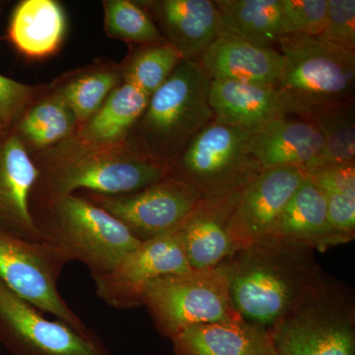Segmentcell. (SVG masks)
<instances>
[{
	"label": "cell",
	"instance_id": "6da1fadb",
	"mask_svg": "<svg viewBox=\"0 0 355 355\" xmlns=\"http://www.w3.org/2000/svg\"><path fill=\"white\" fill-rule=\"evenodd\" d=\"M311 250L268 239L238 250L222 263L242 320L270 331L324 284Z\"/></svg>",
	"mask_w": 355,
	"mask_h": 355
},
{
	"label": "cell",
	"instance_id": "7a4b0ae2",
	"mask_svg": "<svg viewBox=\"0 0 355 355\" xmlns=\"http://www.w3.org/2000/svg\"><path fill=\"white\" fill-rule=\"evenodd\" d=\"M32 158L38 178L31 205L80 191L101 195L135 193L170 174L168 163L133 151L125 144L94 148L71 137Z\"/></svg>",
	"mask_w": 355,
	"mask_h": 355
},
{
	"label": "cell",
	"instance_id": "3957f363",
	"mask_svg": "<svg viewBox=\"0 0 355 355\" xmlns=\"http://www.w3.org/2000/svg\"><path fill=\"white\" fill-rule=\"evenodd\" d=\"M210 79L198 62L183 60L149 97L125 144L171 165L191 140L214 120Z\"/></svg>",
	"mask_w": 355,
	"mask_h": 355
},
{
	"label": "cell",
	"instance_id": "277c9868",
	"mask_svg": "<svg viewBox=\"0 0 355 355\" xmlns=\"http://www.w3.org/2000/svg\"><path fill=\"white\" fill-rule=\"evenodd\" d=\"M279 51L284 65L277 87L286 116L309 119L354 101L355 53L301 34L280 37Z\"/></svg>",
	"mask_w": 355,
	"mask_h": 355
},
{
	"label": "cell",
	"instance_id": "5b68a950",
	"mask_svg": "<svg viewBox=\"0 0 355 355\" xmlns=\"http://www.w3.org/2000/svg\"><path fill=\"white\" fill-rule=\"evenodd\" d=\"M33 218L46 242L70 261L104 275L141 244L121 221L80 193L32 203Z\"/></svg>",
	"mask_w": 355,
	"mask_h": 355
},
{
	"label": "cell",
	"instance_id": "8992f818",
	"mask_svg": "<svg viewBox=\"0 0 355 355\" xmlns=\"http://www.w3.org/2000/svg\"><path fill=\"white\" fill-rule=\"evenodd\" d=\"M253 133L214 119L170 165L169 177L193 188L203 202H234L263 170L252 153Z\"/></svg>",
	"mask_w": 355,
	"mask_h": 355
},
{
	"label": "cell",
	"instance_id": "52a82bcc",
	"mask_svg": "<svg viewBox=\"0 0 355 355\" xmlns=\"http://www.w3.org/2000/svg\"><path fill=\"white\" fill-rule=\"evenodd\" d=\"M157 330L167 338L198 324L242 320L229 293L222 266L166 275L149 282L140 294Z\"/></svg>",
	"mask_w": 355,
	"mask_h": 355
},
{
	"label": "cell",
	"instance_id": "ba28073f",
	"mask_svg": "<svg viewBox=\"0 0 355 355\" xmlns=\"http://www.w3.org/2000/svg\"><path fill=\"white\" fill-rule=\"evenodd\" d=\"M270 334L277 355H355L354 306L324 282Z\"/></svg>",
	"mask_w": 355,
	"mask_h": 355
},
{
	"label": "cell",
	"instance_id": "9c48e42d",
	"mask_svg": "<svg viewBox=\"0 0 355 355\" xmlns=\"http://www.w3.org/2000/svg\"><path fill=\"white\" fill-rule=\"evenodd\" d=\"M69 257L49 242H33L0 229V280L43 313L79 330H88L58 291Z\"/></svg>",
	"mask_w": 355,
	"mask_h": 355
},
{
	"label": "cell",
	"instance_id": "30bf717a",
	"mask_svg": "<svg viewBox=\"0 0 355 355\" xmlns=\"http://www.w3.org/2000/svg\"><path fill=\"white\" fill-rule=\"evenodd\" d=\"M0 342L13 355H112L95 331L46 319L1 280Z\"/></svg>",
	"mask_w": 355,
	"mask_h": 355
},
{
	"label": "cell",
	"instance_id": "8fae6325",
	"mask_svg": "<svg viewBox=\"0 0 355 355\" xmlns=\"http://www.w3.org/2000/svg\"><path fill=\"white\" fill-rule=\"evenodd\" d=\"M78 193L121 221L140 242L176 230L202 202L193 188L172 177L135 193Z\"/></svg>",
	"mask_w": 355,
	"mask_h": 355
},
{
	"label": "cell",
	"instance_id": "7c38bea8",
	"mask_svg": "<svg viewBox=\"0 0 355 355\" xmlns=\"http://www.w3.org/2000/svg\"><path fill=\"white\" fill-rule=\"evenodd\" d=\"M190 270L179 227L168 234L141 242L113 270L92 275V279L96 294L103 302L114 309H130L140 305V294L149 282Z\"/></svg>",
	"mask_w": 355,
	"mask_h": 355
},
{
	"label": "cell",
	"instance_id": "4fadbf2b",
	"mask_svg": "<svg viewBox=\"0 0 355 355\" xmlns=\"http://www.w3.org/2000/svg\"><path fill=\"white\" fill-rule=\"evenodd\" d=\"M305 177L306 173L299 168H270L263 170L240 191L226 223L237 251L268 239Z\"/></svg>",
	"mask_w": 355,
	"mask_h": 355
},
{
	"label": "cell",
	"instance_id": "5bb4252c",
	"mask_svg": "<svg viewBox=\"0 0 355 355\" xmlns=\"http://www.w3.org/2000/svg\"><path fill=\"white\" fill-rule=\"evenodd\" d=\"M38 169L13 132L0 133V229L33 242H46L31 211Z\"/></svg>",
	"mask_w": 355,
	"mask_h": 355
},
{
	"label": "cell",
	"instance_id": "9a60e30c",
	"mask_svg": "<svg viewBox=\"0 0 355 355\" xmlns=\"http://www.w3.org/2000/svg\"><path fill=\"white\" fill-rule=\"evenodd\" d=\"M182 58L198 62L221 34L220 16L211 0H137Z\"/></svg>",
	"mask_w": 355,
	"mask_h": 355
},
{
	"label": "cell",
	"instance_id": "2e32d148",
	"mask_svg": "<svg viewBox=\"0 0 355 355\" xmlns=\"http://www.w3.org/2000/svg\"><path fill=\"white\" fill-rule=\"evenodd\" d=\"M251 149L263 170L296 167L308 175L319 167L324 139L310 121L282 116L254 132Z\"/></svg>",
	"mask_w": 355,
	"mask_h": 355
},
{
	"label": "cell",
	"instance_id": "e0dca14e",
	"mask_svg": "<svg viewBox=\"0 0 355 355\" xmlns=\"http://www.w3.org/2000/svg\"><path fill=\"white\" fill-rule=\"evenodd\" d=\"M210 80L277 86L284 60L277 49L263 48L221 33L198 60Z\"/></svg>",
	"mask_w": 355,
	"mask_h": 355
},
{
	"label": "cell",
	"instance_id": "ac0fdd59",
	"mask_svg": "<svg viewBox=\"0 0 355 355\" xmlns=\"http://www.w3.org/2000/svg\"><path fill=\"white\" fill-rule=\"evenodd\" d=\"M268 239L319 250L352 241L331 226L323 193L308 175L287 202Z\"/></svg>",
	"mask_w": 355,
	"mask_h": 355
},
{
	"label": "cell",
	"instance_id": "d6986e66",
	"mask_svg": "<svg viewBox=\"0 0 355 355\" xmlns=\"http://www.w3.org/2000/svg\"><path fill=\"white\" fill-rule=\"evenodd\" d=\"M209 105L214 120L256 132L286 116L277 86L210 80Z\"/></svg>",
	"mask_w": 355,
	"mask_h": 355
},
{
	"label": "cell",
	"instance_id": "ffe728a7",
	"mask_svg": "<svg viewBox=\"0 0 355 355\" xmlns=\"http://www.w3.org/2000/svg\"><path fill=\"white\" fill-rule=\"evenodd\" d=\"M67 31V13L60 2L23 0L14 8L7 37L21 55L41 60L60 51Z\"/></svg>",
	"mask_w": 355,
	"mask_h": 355
},
{
	"label": "cell",
	"instance_id": "44dd1931",
	"mask_svg": "<svg viewBox=\"0 0 355 355\" xmlns=\"http://www.w3.org/2000/svg\"><path fill=\"white\" fill-rule=\"evenodd\" d=\"M171 340L176 355H277L270 331L244 320L190 327Z\"/></svg>",
	"mask_w": 355,
	"mask_h": 355
},
{
	"label": "cell",
	"instance_id": "7402d4cb",
	"mask_svg": "<svg viewBox=\"0 0 355 355\" xmlns=\"http://www.w3.org/2000/svg\"><path fill=\"white\" fill-rule=\"evenodd\" d=\"M235 200L225 203L202 202L180 226L191 270L218 268L237 251L226 229Z\"/></svg>",
	"mask_w": 355,
	"mask_h": 355
},
{
	"label": "cell",
	"instance_id": "603a6c76",
	"mask_svg": "<svg viewBox=\"0 0 355 355\" xmlns=\"http://www.w3.org/2000/svg\"><path fill=\"white\" fill-rule=\"evenodd\" d=\"M148 101L149 96L140 89L123 83L107 98L101 108L78 128L71 139L94 148L121 146L125 144Z\"/></svg>",
	"mask_w": 355,
	"mask_h": 355
},
{
	"label": "cell",
	"instance_id": "cb8c5ba5",
	"mask_svg": "<svg viewBox=\"0 0 355 355\" xmlns=\"http://www.w3.org/2000/svg\"><path fill=\"white\" fill-rule=\"evenodd\" d=\"M79 125L76 114L48 83L26 109L12 132L27 153L34 156L69 139Z\"/></svg>",
	"mask_w": 355,
	"mask_h": 355
},
{
	"label": "cell",
	"instance_id": "d4e9b609",
	"mask_svg": "<svg viewBox=\"0 0 355 355\" xmlns=\"http://www.w3.org/2000/svg\"><path fill=\"white\" fill-rule=\"evenodd\" d=\"M123 83L120 64L110 58H97L85 67L65 72L49 85L69 105L81 125Z\"/></svg>",
	"mask_w": 355,
	"mask_h": 355
},
{
	"label": "cell",
	"instance_id": "484cf974",
	"mask_svg": "<svg viewBox=\"0 0 355 355\" xmlns=\"http://www.w3.org/2000/svg\"><path fill=\"white\" fill-rule=\"evenodd\" d=\"M221 33L263 48L277 49L282 31V0H217Z\"/></svg>",
	"mask_w": 355,
	"mask_h": 355
},
{
	"label": "cell",
	"instance_id": "4316f807",
	"mask_svg": "<svg viewBox=\"0 0 355 355\" xmlns=\"http://www.w3.org/2000/svg\"><path fill=\"white\" fill-rule=\"evenodd\" d=\"M308 176L323 193L331 226L354 239L355 230V164L318 168Z\"/></svg>",
	"mask_w": 355,
	"mask_h": 355
},
{
	"label": "cell",
	"instance_id": "83f0119b",
	"mask_svg": "<svg viewBox=\"0 0 355 355\" xmlns=\"http://www.w3.org/2000/svg\"><path fill=\"white\" fill-rule=\"evenodd\" d=\"M183 60L169 44L130 46L120 64L123 83L132 84L150 97Z\"/></svg>",
	"mask_w": 355,
	"mask_h": 355
},
{
	"label": "cell",
	"instance_id": "f1b7e54d",
	"mask_svg": "<svg viewBox=\"0 0 355 355\" xmlns=\"http://www.w3.org/2000/svg\"><path fill=\"white\" fill-rule=\"evenodd\" d=\"M305 120L314 123L323 137V154L318 168L355 164L354 101L324 110Z\"/></svg>",
	"mask_w": 355,
	"mask_h": 355
},
{
	"label": "cell",
	"instance_id": "f546056e",
	"mask_svg": "<svg viewBox=\"0 0 355 355\" xmlns=\"http://www.w3.org/2000/svg\"><path fill=\"white\" fill-rule=\"evenodd\" d=\"M104 32L130 46L168 44L155 23L137 0H105Z\"/></svg>",
	"mask_w": 355,
	"mask_h": 355
},
{
	"label": "cell",
	"instance_id": "4dcf8cb0",
	"mask_svg": "<svg viewBox=\"0 0 355 355\" xmlns=\"http://www.w3.org/2000/svg\"><path fill=\"white\" fill-rule=\"evenodd\" d=\"M328 0H282L284 35L320 37L326 23Z\"/></svg>",
	"mask_w": 355,
	"mask_h": 355
},
{
	"label": "cell",
	"instance_id": "1f68e13d",
	"mask_svg": "<svg viewBox=\"0 0 355 355\" xmlns=\"http://www.w3.org/2000/svg\"><path fill=\"white\" fill-rule=\"evenodd\" d=\"M46 84H26L0 74V133L12 132L26 109L43 93Z\"/></svg>",
	"mask_w": 355,
	"mask_h": 355
},
{
	"label": "cell",
	"instance_id": "d6a6232c",
	"mask_svg": "<svg viewBox=\"0 0 355 355\" xmlns=\"http://www.w3.org/2000/svg\"><path fill=\"white\" fill-rule=\"evenodd\" d=\"M320 38L355 53L354 0H328L326 23Z\"/></svg>",
	"mask_w": 355,
	"mask_h": 355
}]
</instances>
